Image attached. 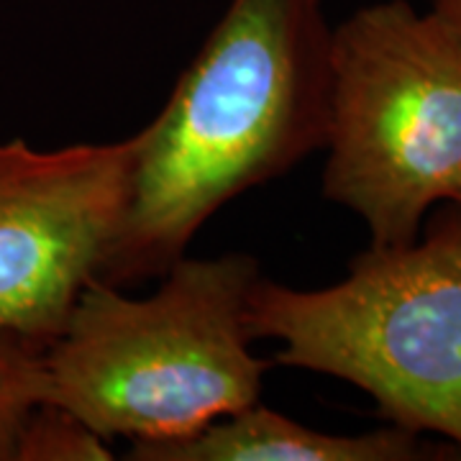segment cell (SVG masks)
Returning a JSON list of instances; mask_svg holds the SVG:
<instances>
[{
  "label": "cell",
  "mask_w": 461,
  "mask_h": 461,
  "mask_svg": "<svg viewBox=\"0 0 461 461\" xmlns=\"http://www.w3.org/2000/svg\"><path fill=\"white\" fill-rule=\"evenodd\" d=\"M330 33L323 0H230L162 113L139 131L100 280L162 277L226 203L326 147Z\"/></svg>",
  "instance_id": "1"
},
{
  "label": "cell",
  "mask_w": 461,
  "mask_h": 461,
  "mask_svg": "<svg viewBox=\"0 0 461 461\" xmlns=\"http://www.w3.org/2000/svg\"><path fill=\"white\" fill-rule=\"evenodd\" d=\"M149 297L93 277L41 351V400L105 438L167 444L259 402L269 362L251 351L247 254L167 269Z\"/></svg>",
  "instance_id": "2"
},
{
  "label": "cell",
  "mask_w": 461,
  "mask_h": 461,
  "mask_svg": "<svg viewBox=\"0 0 461 461\" xmlns=\"http://www.w3.org/2000/svg\"><path fill=\"white\" fill-rule=\"evenodd\" d=\"M249 326L280 344L282 366L344 379L390 426L461 451L459 203L438 205L411 244H369L329 287L259 277Z\"/></svg>",
  "instance_id": "3"
},
{
  "label": "cell",
  "mask_w": 461,
  "mask_h": 461,
  "mask_svg": "<svg viewBox=\"0 0 461 461\" xmlns=\"http://www.w3.org/2000/svg\"><path fill=\"white\" fill-rule=\"evenodd\" d=\"M323 195L372 247L418 239L461 193V32L411 0H377L330 33Z\"/></svg>",
  "instance_id": "4"
},
{
  "label": "cell",
  "mask_w": 461,
  "mask_h": 461,
  "mask_svg": "<svg viewBox=\"0 0 461 461\" xmlns=\"http://www.w3.org/2000/svg\"><path fill=\"white\" fill-rule=\"evenodd\" d=\"M139 131L36 149L0 139V333L44 351L123 223Z\"/></svg>",
  "instance_id": "5"
},
{
  "label": "cell",
  "mask_w": 461,
  "mask_h": 461,
  "mask_svg": "<svg viewBox=\"0 0 461 461\" xmlns=\"http://www.w3.org/2000/svg\"><path fill=\"white\" fill-rule=\"evenodd\" d=\"M451 444L387 426L366 433H326L259 402L226 415L190 438L131 444L136 461H423L446 459Z\"/></svg>",
  "instance_id": "6"
},
{
  "label": "cell",
  "mask_w": 461,
  "mask_h": 461,
  "mask_svg": "<svg viewBox=\"0 0 461 461\" xmlns=\"http://www.w3.org/2000/svg\"><path fill=\"white\" fill-rule=\"evenodd\" d=\"M113 459L108 438L75 412L50 402L33 405L18 430L14 461H105Z\"/></svg>",
  "instance_id": "7"
},
{
  "label": "cell",
  "mask_w": 461,
  "mask_h": 461,
  "mask_svg": "<svg viewBox=\"0 0 461 461\" xmlns=\"http://www.w3.org/2000/svg\"><path fill=\"white\" fill-rule=\"evenodd\" d=\"M39 400L41 351L0 333V461H14L18 430Z\"/></svg>",
  "instance_id": "8"
},
{
  "label": "cell",
  "mask_w": 461,
  "mask_h": 461,
  "mask_svg": "<svg viewBox=\"0 0 461 461\" xmlns=\"http://www.w3.org/2000/svg\"><path fill=\"white\" fill-rule=\"evenodd\" d=\"M430 11L461 32V0H430Z\"/></svg>",
  "instance_id": "9"
},
{
  "label": "cell",
  "mask_w": 461,
  "mask_h": 461,
  "mask_svg": "<svg viewBox=\"0 0 461 461\" xmlns=\"http://www.w3.org/2000/svg\"><path fill=\"white\" fill-rule=\"evenodd\" d=\"M456 203H459V205H461V193H459V198H456Z\"/></svg>",
  "instance_id": "10"
}]
</instances>
